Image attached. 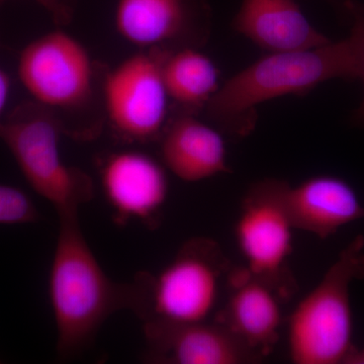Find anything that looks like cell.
Here are the masks:
<instances>
[{"label":"cell","instance_id":"6da1fadb","mask_svg":"<svg viewBox=\"0 0 364 364\" xmlns=\"http://www.w3.org/2000/svg\"><path fill=\"white\" fill-rule=\"evenodd\" d=\"M358 78L350 38L293 52L268 53L229 79L207 105L208 119L228 135L243 138L255 129L258 105L304 97L332 79Z\"/></svg>","mask_w":364,"mask_h":364},{"label":"cell","instance_id":"7a4b0ae2","mask_svg":"<svg viewBox=\"0 0 364 364\" xmlns=\"http://www.w3.org/2000/svg\"><path fill=\"white\" fill-rule=\"evenodd\" d=\"M49 294L62 360L82 355L112 314L130 310V282H114L102 269L81 230L79 214L59 217Z\"/></svg>","mask_w":364,"mask_h":364},{"label":"cell","instance_id":"3957f363","mask_svg":"<svg viewBox=\"0 0 364 364\" xmlns=\"http://www.w3.org/2000/svg\"><path fill=\"white\" fill-rule=\"evenodd\" d=\"M231 267L218 242L205 237L189 239L159 272L136 273L130 282V311L143 324L210 321Z\"/></svg>","mask_w":364,"mask_h":364},{"label":"cell","instance_id":"277c9868","mask_svg":"<svg viewBox=\"0 0 364 364\" xmlns=\"http://www.w3.org/2000/svg\"><path fill=\"white\" fill-rule=\"evenodd\" d=\"M364 279V237L358 235L287 318V345L296 364H343L352 342L350 287Z\"/></svg>","mask_w":364,"mask_h":364},{"label":"cell","instance_id":"5b68a950","mask_svg":"<svg viewBox=\"0 0 364 364\" xmlns=\"http://www.w3.org/2000/svg\"><path fill=\"white\" fill-rule=\"evenodd\" d=\"M64 133L68 128L57 112L36 100L16 105L0 121L2 142L28 184L59 217L79 214V208L95 196L91 177L62 159L59 143Z\"/></svg>","mask_w":364,"mask_h":364},{"label":"cell","instance_id":"8992f818","mask_svg":"<svg viewBox=\"0 0 364 364\" xmlns=\"http://www.w3.org/2000/svg\"><path fill=\"white\" fill-rule=\"evenodd\" d=\"M282 179L254 182L241 200L235 224L237 245L251 274L267 282L282 299L298 289L289 267L294 227L282 200Z\"/></svg>","mask_w":364,"mask_h":364},{"label":"cell","instance_id":"52a82bcc","mask_svg":"<svg viewBox=\"0 0 364 364\" xmlns=\"http://www.w3.org/2000/svg\"><path fill=\"white\" fill-rule=\"evenodd\" d=\"M166 49H152L124 60L104 82L105 112L112 129L128 142L147 143L161 138L168 98L163 79Z\"/></svg>","mask_w":364,"mask_h":364},{"label":"cell","instance_id":"ba28073f","mask_svg":"<svg viewBox=\"0 0 364 364\" xmlns=\"http://www.w3.org/2000/svg\"><path fill=\"white\" fill-rule=\"evenodd\" d=\"M18 75L33 100L54 109L85 107L93 95V65L87 50L61 30L26 46Z\"/></svg>","mask_w":364,"mask_h":364},{"label":"cell","instance_id":"9c48e42d","mask_svg":"<svg viewBox=\"0 0 364 364\" xmlns=\"http://www.w3.org/2000/svg\"><path fill=\"white\" fill-rule=\"evenodd\" d=\"M100 183L119 226L131 221L154 229L169 196L166 167L141 151L112 153L102 163Z\"/></svg>","mask_w":364,"mask_h":364},{"label":"cell","instance_id":"30bf717a","mask_svg":"<svg viewBox=\"0 0 364 364\" xmlns=\"http://www.w3.org/2000/svg\"><path fill=\"white\" fill-rule=\"evenodd\" d=\"M210 26L207 0H119L116 28L119 35L140 48L179 49L205 42Z\"/></svg>","mask_w":364,"mask_h":364},{"label":"cell","instance_id":"8fae6325","mask_svg":"<svg viewBox=\"0 0 364 364\" xmlns=\"http://www.w3.org/2000/svg\"><path fill=\"white\" fill-rule=\"evenodd\" d=\"M143 360L158 364H250L262 360L215 320L191 324H143Z\"/></svg>","mask_w":364,"mask_h":364},{"label":"cell","instance_id":"7c38bea8","mask_svg":"<svg viewBox=\"0 0 364 364\" xmlns=\"http://www.w3.org/2000/svg\"><path fill=\"white\" fill-rule=\"evenodd\" d=\"M228 296L213 320L226 326L263 358L277 346L282 326V298L245 267H231Z\"/></svg>","mask_w":364,"mask_h":364},{"label":"cell","instance_id":"4fadbf2b","mask_svg":"<svg viewBox=\"0 0 364 364\" xmlns=\"http://www.w3.org/2000/svg\"><path fill=\"white\" fill-rule=\"evenodd\" d=\"M282 200L294 229L321 239L364 219V205L355 189L337 176H316L296 186L286 181Z\"/></svg>","mask_w":364,"mask_h":364},{"label":"cell","instance_id":"5bb4252c","mask_svg":"<svg viewBox=\"0 0 364 364\" xmlns=\"http://www.w3.org/2000/svg\"><path fill=\"white\" fill-rule=\"evenodd\" d=\"M232 26L268 53L299 51L330 42L294 0H242Z\"/></svg>","mask_w":364,"mask_h":364},{"label":"cell","instance_id":"9a60e30c","mask_svg":"<svg viewBox=\"0 0 364 364\" xmlns=\"http://www.w3.org/2000/svg\"><path fill=\"white\" fill-rule=\"evenodd\" d=\"M160 139L163 165L181 181H203L231 172L221 132L191 114L176 117Z\"/></svg>","mask_w":364,"mask_h":364},{"label":"cell","instance_id":"2e32d148","mask_svg":"<svg viewBox=\"0 0 364 364\" xmlns=\"http://www.w3.org/2000/svg\"><path fill=\"white\" fill-rule=\"evenodd\" d=\"M162 72L169 98L189 112L207 107L220 88L219 69L196 48L169 52Z\"/></svg>","mask_w":364,"mask_h":364},{"label":"cell","instance_id":"e0dca14e","mask_svg":"<svg viewBox=\"0 0 364 364\" xmlns=\"http://www.w3.org/2000/svg\"><path fill=\"white\" fill-rule=\"evenodd\" d=\"M35 203L26 193L0 184V225L28 224L39 220Z\"/></svg>","mask_w":364,"mask_h":364},{"label":"cell","instance_id":"ac0fdd59","mask_svg":"<svg viewBox=\"0 0 364 364\" xmlns=\"http://www.w3.org/2000/svg\"><path fill=\"white\" fill-rule=\"evenodd\" d=\"M352 18L350 38L353 43L358 64V78L364 85V6L358 2L348 1L345 4ZM353 123L364 127V97L358 109L354 112Z\"/></svg>","mask_w":364,"mask_h":364},{"label":"cell","instance_id":"d6986e66","mask_svg":"<svg viewBox=\"0 0 364 364\" xmlns=\"http://www.w3.org/2000/svg\"><path fill=\"white\" fill-rule=\"evenodd\" d=\"M1 1V0H0ZM51 14L55 23L66 26L73 16L76 0H33Z\"/></svg>","mask_w":364,"mask_h":364},{"label":"cell","instance_id":"ffe728a7","mask_svg":"<svg viewBox=\"0 0 364 364\" xmlns=\"http://www.w3.org/2000/svg\"><path fill=\"white\" fill-rule=\"evenodd\" d=\"M9 90H11V80L9 75L0 69V114L4 112L9 100Z\"/></svg>","mask_w":364,"mask_h":364},{"label":"cell","instance_id":"44dd1931","mask_svg":"<svg viewBox=\"0 0 364 364\" xmlns=\"http://www.w3.org/2000/svg\"><path fill=\"white\" fill-rule=\"evenodd\" d=\"M343 364H364V347L358 348L354 346L350 353L345 359Z\"/></svg>","mask_w":364,"mask_h":364},{"label":"cell","instance_id":"7402d4cb","mask_svg":"<svg viewBox=\"0 0 364 364\" xmlns=\"http://www.w3.org/2000/svg\"><path fill=\"white\" fill-rule=\"evenodd\" d=\"M0 47H1V45H0Z\"/></svg>","mask_w":364,"mask_h":364}]
</instances>
